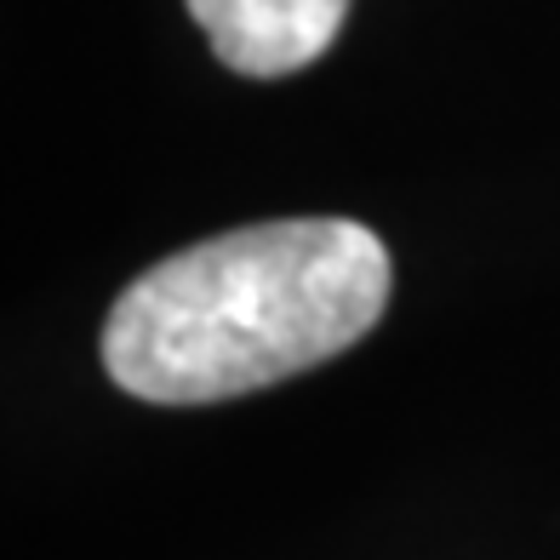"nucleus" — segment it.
<instances>
[{
    "label": "nucleus",
    "instance_id": "1",
    "mask_svg": "<svg viewBox=\"0 0 560 560\" xmlns=\"http://www.w3.org/2000/svg\"><path fill=\"white\" fill-rule=\"evenodd\" d=\"M389 246L354 218H275L149 264L104 320V372L155 406H212L361 343L389 310Z\"/></svg>",
    "mask_w": 560,
    "mask_h": 560
},
{
    "label": "nucleus",
    "instance_id": "2",
    "mask_svg": "<svg viewBox=\"0 0 560 560\" xmlns=\"http://www.w3.org/2000/svg\"><path fill=\"white\" fill-rule=\"evenodd\" d=\"M189 18L212 40L223 69L275 81L315 63L338 40L349 0H189Z\"/></svg>",
    "mask_w": 560,
    "mask_h": 560
}]
</instances>
